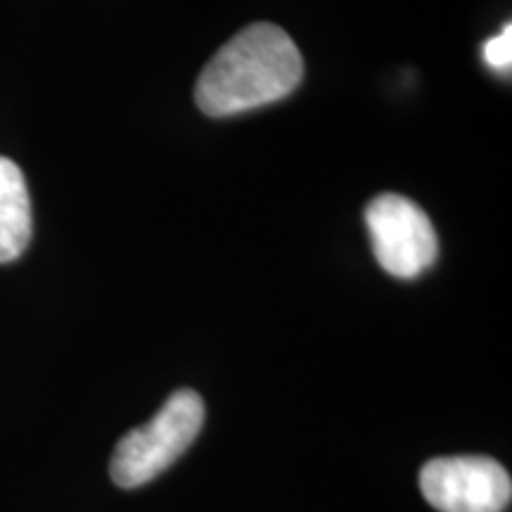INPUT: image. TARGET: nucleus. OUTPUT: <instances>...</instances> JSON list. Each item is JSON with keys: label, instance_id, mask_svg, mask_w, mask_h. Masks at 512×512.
I'll return each mask as SVG.
<instances>
[{"label": "nucleus", "instance_id": "obj_5", "mask_svg": "<svg viewBox=\"0 0 512 512\" xmlns=\"http://www.w3.org/2000/svg\"><path fill=\"white\" fill-rule=\"evenodd\" d=\"M31 240V197L22 169L0 157V264L24 254Z\"/></svg>", "mask_w": 512, "mask_h": 512}, {"label": "nucleus", "instance_id": "obj_2", "mask_svg": "<svg viewBox=\"0 0 512 512\" xmlns=\"http://www.w3.org/2000/svg\"><path fill=\"white\" fill-rule=\"evenodd\" d=\"M204 425V401L192 389H178L147 425L136 427L114 448L110 472L121 489H136L162 475L188 451Z\"/></svg>", "mask_w": 512, "mask_h": 512}, {"label": "nucleus", "instance_id": "obj_6", "mask_svg": "<svg viewBox=\"0 0 512 512\" xmlns=\"http://www.w3.org/2000/svg\"><path fill=\"white\" fill-rule=\"evenodd\" d=\"M482 57L484 62L489 64L494 72H510V64H512V27L505 24L501 29V34H496L494 38L484 43L482 48Z\"/></svg>", "mask_w": 512, "mask_h": 512}, {"label": "nucleus", "instance_id": "obj_4", "mask_svg": "<svg viewBox=\"0 0 512 512\" xmlns=\"http://www.w3.org/2000/svg\"><path fill=\"white\" fill-rule=\"evenodd\" d=\"M420 489L439 512H503L512 498L508 470L484 456L430 460L420 472Z\"/></svg>", "mask_w": 512, "mask_h": 512}, {"label": "nucleus", "instance_id": "obj_3", "mask_svg": "<svg viewBox=\"0 0 512 512\" xmlns=\"http://www.w3.org/2000/svg\"><path fill=\"white\" fill-rule=\"evenodd\" d=\"M366 226L377 264L394 278H418L437 261L439 238L430 216L408 197H375L366 207Z\"/></svg>", "mask_w": 512, "mask_h": 512}, {"label": "nucleus", "instance_id": "obj_1", "mask_svg": "<svg viewBox=\"0 0 512 512\" xmlns=\"http://www.w3.org/2000/svg\"><path fill=\"white\" fill-rule=\"evenodd\" d=\"M302 76V53L287 31L256 22L211 57L197 79L195 100L209 117H233L287 98Z\"/></svg>", "mask_w": 512, "mask_h": 512}]
</instances>
